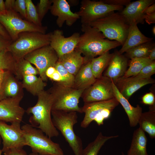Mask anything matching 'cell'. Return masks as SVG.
Listing matches in <instances>:
<instances>
[{"label": "cell", "instance_id": "obj_9", "mask_svg": "<svg viewBox=\"0 0 155 155\" xmlns=\"http://www.w3.org/2000/svg\"><path fill=\"white\" fill-rule=\"evenodd\" d=\"M119 104L115 98L105 101L84 103L81 108L82 113H84L85 115L81 123V127L86 128L93 121L99 126L103 125L104 121L110 117Z\"/></svg>", "mask_w": 155, "mask_h": 155}, {"label": "cell", "instance_id": "obj_3", "mask_svg": "<svg viewBox=\"0 0 155 155\" xmlns=\"http://www.w3.org/2000/svg\"><path fill=\"white\" fill-rule=\"evenodd\" d=\"M51 114L53 125L60 131L75 155H82L83 149L82 140L73 129L74 125L78 122L77 112L52 110Z\"/></svg>", "mask_w": 155, "mask_h": 155}, {"label": "cell", "instance_id": "obj_50", "mask_svg": "<svg viewBox=\"0 0 155 155\" xmlns=\"http://www.w3.org/2000/svg\"><path fill=\"white\" fill-rule=\"evenodd\" d=\"M5 10V2L3 0H0V13Z\"/></svg>", "mask_w": 155, "mask_h": 155}, {"label": "cell", "instance_id": "obj_43", "mask_svg": "<svg viewBox=\"0 0 155 155\" xmlns=\"http://www.w3.org/2000/svg\"><path fill=\"white\" fill-rule=\"evenodd\" d=\"M4 155H28L23 148H13L4 153Z\"/></svg>", "mask_w": 155, "mask_h": 155}, {"label": "cell", "instance_id": "obj_42", "mask_svg": "<svg viewBox=\"0 0 155 155\" xmlns=\"http://www.w3.org/2000/svg\"><path fill=\"white\" fill-rule=\"evenodd\" d=\"M12 42V40L7 39L0 34V51L7 49Z\"/></svg>", "mask_w": 155, "mask_h": 155}, {"label": "cell", "instance_id": "obj_10", "mask_svg": "<svg viewBox=\"0 0 155 155\" xmlns=\"http://www.w3.org/2000/svg\"><path fill=\"white\" fill-rule=\"evenodd\" d=\"M123 7L122 6L108 4L101 0H83L80 10L76 13L81 18L82 25H89L112 12L122 10Z\"/></svg>", "mask_w": 155, "mask_h": 155}, {"label": "cell", "instance_id": "obj_21", "mask_svg": "<svg viewBox=\"0 0 155 155\" xmlns=\"http://www.w3.org/2000/svg\"><path fill=\"white\" fill-rule=\"evenodd\" d=\"M137 24L133 21L129 24V27L127 38L124 43L119 51L122 54L126 51L134 47L152 41V38L146 37L139 29Z\"/></svg>", "mask_w": 155, "mask_h": 155}, {"label": "cell", "instance_id": "obj_11", "mask_svg": "<svg viewBox=\"0 0 155 155\" xmlns=\"http://www.w3.org/2000/svg\"><path fill=\"white\" fill-rule=\"evenodd\" d=\"M24 58L35 66L40 77L44 82L48 78L46 75V70L50 67H54L58 60L56 53L50 45L31 52Z\"/></svg>", "mask_w": 155, "mask_h": 155}, {"label": "cell", "instance_id": "obj_38", "mask_svg": "<svg viewBox=\"0 0 155 155\" xmlns=\"http://www.w3.org/2000/svg\"><path fill=\"white\" fill-rule=\"evenodd\" d=\"M46 75L48 78L54 81L57 83L67 87L65 81L54 67L51 66L49 67L46 71Z\"/></svg>", "mask_w": 155, "mask_h": 155}, {"label": "cell", "instance_id": "obj_39", "mask_svg": "<svg viewBox=\"0 0 155 155\" xmlns=\"http://www.w3.org/2000/svg\"><path fill=\"white\" fill-rule=\"evenodd\" d=\"M14 11L18 13H19L21 16L26 20V10L25 0H15L14 3Z\"/></svg>", "mask_w": 155, "mask_h": 155}, {"label": "cell", "instance_id": "obj_45", "mask_svg": "<svg viewBox=\"0 0 155 155\" xmlns=\"http://www.w3.org/2000/svg\"><path fill=\"white\" fill-rule=\"evenodd\" d=\"M15 1V0H5L4 2L5 10L14 11Z\"/></svg>", "mask_w": 155, "mask_h": 155}, {"label": "cell", "instance_id": "obj_14", "mask_svg": "<svg viewBox=\"0 0 155 155\" xmlns=\"http://www.w3.org/2000/svg\"><path fill=\"white\" fill-rule=\"evenodd\" d=\"M80 36L79 33L75 32L69 37H65L62 31L56 30L51 32L50 45L59 58L75 50Z\"/></svg>", "mask_w": 155, "mask_h": 155}, {"label": "cell", "instance_id": "obj_24", "mask_svg": "<svg viewBox=\"0 0 155 155\" xmlns=\"http://www.w3.org/2000/svg\"><path fill=\"white\" fill-rule=\"evenodd\" d=\"M90 61L84 64L75 76L73 88L85 90L96 82L97 79L92 71Z\"/></svg>", "mask_w": 155, "mask_h": 155}, {"label": "cell", "instance_id": "obj_5", "mask_svg": "<svg viewBox=\"0 0 155 155\" xmlns=\"http://www.w3.org/2000/svg\"><path fill=\"white\" fill-rule=\"evenodd\" d=\"M51 32H25L20 33L18 38L12 41L7 48L17 61L31 52L50 45Z\"/></svg>", "mask_w": 155, "mask_h": 155}, {"label": "cell", "instance_id": "obj_35", "mask_svg": "<svg viewBox=\"0 0 155 155\" xmlns=\"http://www.w3.org/2000/svg\"><path fill=\"white\" fill-rule=\"evenodd\" d=\"M54 67L64 80L67 86L73 87L75 76L69 73L58 61L56 63Z\"/></svg>", "mask_w": 155, "mask_h": 155}, {"label": "cell", "instance_id": "obj_51", "mask_svg": "<svg viewBox=\"0 0 155 155\" xmlns=\"http://www.w3.org/2000/svg\"><path fill=\"white\" fill-rule=\"evenodd\" d=\"M152 32L154 35H155V26H154L152 28Z\"/></svg>", "mask_w": 155, "mask_h": 155}, {"label": "cell", "instance_id": "obj_37", "mask_svg": "<svg viewBox=\"0 0 155 155\" xmlns=\"http://www.w3.org/2000/svg\"><path fill=\"white\" fill-rule=\"evenodd\" d=\"M52 3V0H40L36 6L39 20L41 22Z\"/></svg>", "mask_w": 155, "mask_h": 155}, {"label": "cell", "instance_id": "obj_8", "mask_svg": "<svg viewBox=\"0 0 155 155\" xmlns=\"http://www.w3.org/2000/svg\"><path fill=\"white\" fill-rule=\"evenodd\" d=\"M0 23L6 30L12 41L16 40L20 33L25 32H38L46 34V26H40L23 19L18 13L13 10L0 13Z\"/></svg>", "mask_w": 155, "mask_h": 155}, {"label": "cell", "instance_id": "obj_46", "mask_svg": "<svg viewBox=\"0 0 155 155\" xmlns=\"http://www.w3.org/2000/svg\"><path fill=\"white\" fill-rule=\"evenodd\" d=\"M155 12V4L154 3L146 7L143 13L145 14L152 13Z\"/></svg>", "mask_w": 155, "mask_h": 155}, {"label": "cell", "instance_id": "obj_53", "mask_svg": "<svg viewBox=\"0 0 155 155\" xmlns=\"http://www.w3.org/2000/svg\"><path fill=\"white\" fill-rule=\"evenodd\" d=\"M29 155H38V154L32 152L30 153Z\"/></svg>", "mask_w": 155, "mask_h": 155}, {"label": "cell", "instance_id": "obj_17", "mask_svg": "<svg viewBox=\"0 0 155 155\" xmlns=\"http://www.w3.org/2000/svg\"><path fill=\"white\" fill-rule=\"evenodd\" d=\"M15 76L6 71L0 90V100L9 98L22 99L24 94L22 82Z\"/></svg>", "mask_w": 155, "mask_h": 155}, {"label": "cell", "instance_id": "obj_47", "mask_svg": "<svg viewBox=\"0 0 155 155\" xmlns=\"http://www.w3.org/2000/svg\"><path fill=\"white\" fill-rule=\"evenodd\" d=\"M0 34L8 39L11 40L7 32L3 26L0 23Z\"/></svg>", "mask_w": 155, "mask_h": 155}, {"label": "cell", "instance_id": "obj_20", "mask_svg": "<svg viewBox=\"0 0 155 155\" xmlns=\"http://www.w3.org/2000/svg\"><path fill=\"white\" fill-rule=\"evenodd\" d=\"M128 59L118 51L113 55L107 67L104 76L111 79L114 83L123 77L127 69Z\"/></svg>", "mask_w": 155, "mask_h": 155}, {"label": "cell", "instance_id": "obj_31", "mask_svg": "<svg viewBox=\"0 0 155 155\" xmlns=\"http://www.w3.org/2000/svg\"><path fill=\"white\" fill-rule=\"evenodd\" d=\"M153 61L150 60L148 57H135L131 59L129 62V67L123 77H129L136 75L144 67Z\"/></svg>", "mask_w": 155, "mask_h": 155}, {"label": "cell", "instance_id": "obj_18", "mask_svg": "<svg viewBox=\"0 0 155 155\" xmlns=\"http://www.w3.org/2000/svg\"><path fill=\"white\" fill-rule=\"evenodd\" d=\"M154 83L155 80L152 78L137 79L132 77H123L114 83L121 94L128 100L132 95L141 88Z\"/></svg>", "mask_w": 155, "mask_h": 155}, {"label": "cell", "instance_id": "obj_2", "mask_svg": "<svg viewBox=\"0 0 155 155\" xmlns=\"http://www.w3.org/2000/svg\"><path fill=\"white\" fill-rule=\"evenodd\" d=\"M37 96L36 104L25 111L28 114L32 115L29 120L30 125L41 130L50 138L57 136L59 133L53 125L51 117L53 103L52 95L49 91L44 90Z\"/></svg>", "mask_w": 155, "mask_h": 155}, {"label": "cell", "instance_id": "obj_36", "mask_svg": "<svg viewBox=\"0 0 155 155\" xmlns=\"http://www.w3.org/2000/svg\"><path fill=\"white\" fill-rule=\"evenodd\" d=\"M155 73V61L144 67L136 75L131 76L137 79L150 78Z\"/></svg>", "mask_w": 155, "mask_h": 155}, {"label": "cell", "instance_id": "obj_41", "mask_svg": "<svg viewBox=\"0 0 155 155\" xmlns=\"http://www.w3.org/2000/svg\"><path fill=\"white\" fill-rule=\"evenodd\" d=\"M104 3L113 5L127 6L131 2V0H101Z\"/></svg>", "mask_w": 155, "mask_h": 155}, {"label": "cell", "instance_id": "obj_40", "mask_svg": "<svg viewBox=\"0 0 155 155\" xmlns=\"http://www.w3.org/2000/svg\"><path fill=\"white\" fill-rule=\"evenodd\" d=\"M142 101L143 103L150 106L155 105V97L154 94L152 92L146 93L142 97Z\"/></svg>", "mask_w": 155, "mask_h": 155}, {"label": "cell", "instance_id": "obj_16", "mask_svg": "<svg viewBox=\"0 0 155 155\" xmlns=\"http://www.w3.org/2000/svg\"><path fill=\"white\" fill-rule=\"evenodd\" d=\"M52 3L50 10L53 15L57 16L56 24L61 28L65 23L71 26L80 18L76 13L71 10L70 5L66 0H52Z\"/></svg>", "mask_w": 155, "mask_h": 155}, {"label": "cell", "instance_id": "obj_27", "mask_svg": "<svg viewBox=\"0 0 155 155\" xmlns=\"http://www.w3.org/2000/svg\"><path fill=\"white\" fill-rule=\"evenodd\" d=\"M40 77L30 75L24 76L21 82L23 88L34 96H37L44 90L46 84Z\"/></svg>", "mask_w": 155, "mask_h": 155}, {"label": "cell", "instance_id": "obj_29", "mask_svg": "<svg viewBox=\"0 0 155 155\" xmlns=\"http://www.w3.org/2000/svg\"><path fill=\"white\" fill-rule=\"evenodd\" d=\"M118 137V135L105 136L103 135L101 132H100L95 139L83 149L82 155H98L100 150L106 141Z\"/></svg>", "mask_w": 155, "mask_h": 155}, {"label": "cell", "instance_id": "obj_1", "mask_svg": "<svg viewBox=\"0 0 155 155\" xmlns=\"http://www.w3.org/2000/svg\"><path fill=\"white\" fill-rule=\"evenodd\" d=\"M83 32L80 35L75 50L84 55L85 63L112 49L121 45L115 40H110L97 29L89 25H82Z\"/></svg>", "mask_w": 155, "mask_h": 155}, {"label": "cell", "instance_id": "obj_4", "mask_svg": "<svg viewBox=\"0 0 155 155\" xmlns=\"http://www.w3.org/2000/svg\"><path fill=\"white\" fill-rule=\"evenodd\" d=\"M101 32L106 38L123 45L127 38L129 24L121 14L112 12L89 25Z\"/></svg>", "mask_w": 155, "mask_h": 155}, {"label": "cell", "instance_id": "obj_26", "mask_svg": "<svg viewBox=\"0 0 155 155\" xmlns=\"http://www.w3.org/2000/svg\"><path fill=\"white\" fill-rule=\"evenodd\" d=\"M138 124L139 127L147 132L151 138H155V105L150 106L148 111L142 113Z\"/></svg>", "mask_w": 155, "mask_h": 155}, {"label": "cell", "instance_id": "obj_49", "mask_svg": "<svg viewBox=\"0 0 155 155\" xmlns=\"http://www.w3.org/2000/svg\"><path fill=\"white\" fill-rule=\"evenodd\" d=\"M6 71L0 70V90L4 78Z\"/></svg>", "mask_w": 155, "mask_h": 155}, {"label": "cell", "instance_id": "obj_34", "mask_svg": "<svg viewBox=\"0 0 155 155\" xmlns=\"http://www.w3.org/2000/svg\"><path fill=\"white\" fill-rule=\"evenodd\" d=\"M26 6V20L34 24L42 26L40 21L36 6L31 0H25Z\"/></svg>", "mask_w": 155, "mask_h": 155}, {"label": "cell", "instance_id": "obj_13", "mask_svg": "<svg viewBox=\"0 0 155 155\" xmlns=\"http://www.w3.org/2000/svg\"><path fill=\"white\" fill-rule=\"evenodd\" d=\"M82 97L84 103H90L109 100L115 98L112 80L102 76L83 92Z\"/></svg>", "mask_w": 155, "mask_h": 155}, {"label": "cell", "instance_id": "obj_12", "mask_svg": "<svg viewBox=\"0 0 155 155\" xmlns=\"http://www.w3.org/2000/svg\"><path fill=\"white\" fill-rule=\"evenodd\" d=\"M20 123L15 122L7 124L0 121V136L2 140L4 153L13 148H23L26 146L23 133Z\"/></svg>", "mask_w": 155, "mask_h": 155}, {"label": "cell", "instance_id": "obj_25", "mask_svg": "<svg viewBox=\"0 0 155 155\" xmlns=\"http://www.w3.org/2000/svg\"><path fill=\"white\" fill-rule=\"evenodd\" d=\"M148 139L145 132L140 128L135 130L127 155H148L147 151Z\"/></svg>", "mask_w": 155, "mask_h": 155}, {"label": "cell", "instance_id": "obj_28", "mask_svg": "<svg viewBox=\"0 0 155 155\" xmlns=\"http://www.w3.org/2000/svg\"><path fill=\"white\" fill-rule=\"evenodd\" d=\"M113 55V53H110L109 51H108L91 61V69L96 79L102 76L103 72L107 67Z\"/></svg>", "mask_w": 155, "mask_h": 155}, {"label": "cell", "instance_id": "obj_15", "mask_svg": "<svg viewBox=\"0 0 155 155\" xmlns=\"http://www.w3.org/2000/svg\"><path fill=\"white\" fill-rule=\"evenodd\" d=\"M22 99L9 98L0 100V121L21 123L25 112L20 104Z\"/></svg>", "mask_w": 155, "mask_h": 155}, {"label": "cell", "instance_id": "obj_48", "mask_svg": "<svg viewBox=\"0 0 155 155\" xmlns=\"http://www.w3.org/2000/svg\"><path fill=\"white\" fill-rule=\"evenodd\" d=\"M148 57L151 61H155V46L150 51Z\"/></svg>", "mask_w": 155, "mask_h": 155}, {"label": "cell", "instance_id": "obj_33", "mask_svg": "<svg viewBox=\"0 0 155 155\" xmlns=\"http://www.w3.org/2000/svg\"><path fill=\"white\" fill-rule=\"evenodd\" d=\"M16 62L7 49L0 51V70L10 71L15 75Z\"/></svg>", "mask_w": 155, "mask_h": 155}, {"label": "cell", "instance_id": "obj_19", "mask_svg": "<svg viewBox=\"0 0 155 155\" xmlns=\"http://www.w3.org/2000/svg\"><path fill=\"white\" fill-rule=\"evenodd\" d=\"M155 0H139L130 3L121 14L129 24L135 21L137 24L144 22V11L148 7L154 3Z\"/></svg>", "mask_w": 155, "mask_h": 155}, {"label": "cell", "instance_id": "obj_52", "mask_svg": "<svg viewBox=\"0 0 155 155\" xmlns=\"http://www.w3.org/2000/svg\"><path fill=\"white\" fill-rule=\"evenodd\" d=\"M1 137L0 136V145H1ZM2 150H1L0 148V155H1V154H2Z\"/></svg>", "mask_w": 155, "mask_h": 155}, {"label": "cell", "instance_id": "obj_23", "mask_svg": "<svg viewBox=\"0 0 155 155\" xmlns=\"http://www.w3.org/2000/svg\"><path fill=\"white\" fill-rule=\"evenodd\" d=\"M58 61L69 73L74 76L82 65L86 63L81 53L75 49L59 57Z\"/></svg>", "mask_w": 155, "mask_h": 155}, {"label": "cell", "instance_id": "obj_22", "mask_svg": "<svg viewBox=\"0 0 155 155\" xmlns=\"http://www.w3.org/2000/svg\"><path fill=\"white\" fill-rule=\"evenodd\" d=\"M112 84L114 97L125 110L128 118L130 126L131 127L136 126L138 123L142 113V108L139 104L135 107L132 106L128 100L119 92L112 81Z\"/></svg>", "mask_w": 155, "mask_h": 155}, {"label": "cell", "instance_id": "obj_32", "mask_svg": "<svg viewBox=\"0 0 155 155\" xmlns=\"http://www.w3.org/2000/svg\"><path fill=\"white\" fill-rule=\"evenodd\" d=\"M154 46L155 43L152 41L143 44L126 51L125 56L131 59L135 57H148L150 51Z\"/></svg>", "mask_w": 155, "mask_h": 155}, {"label": "cell", "instance_id": "obj_30", "mask_svg": "<svg viewBox=\"0 0 155 155\" xmlns=\"http://www.w3.org/2000/svg\"><path fill=\"white\" fill-rule=\"evenodd\" d=\"M39 74L38 70L24 58L16 61L15 76L19 80L26 75Z\"/></svg>", "mask_w": 155, "mask_h": 155}, {"label": "cell", "instance_id": "obj_6", "mask_svg": "<svg viewBox=\"0 0 155 155\" xmlns=\"http://www.w3.org/2000/svg\"><path fill=\"white\" fill-rule=\"evenodd\" d=\"M26 146H30L32 152L38 155H64L59 144L53 142L39 129L26 124L21 126Z\"/></svg>", "mask_w": 155, "mask_h": 155}, {"label": "cell", "instance_id": "obj_7", "mask_svg": "<svg viewBox=\"0 0 155 155\" xmlns=\"http://www.w3.org/2000/svg\"><path fill=\"white\" fill-rule=\"evenodd\" d=\"M84 91L63 86L57 83L49 91L53 98L52 110L82 113L81 108L79 106L78 103Z\"/></svg>", "mask_w": 155, "mask_h": 155}, {"label": "cell", "instance_id": "obj_44", "mask_svg": "<svg viewBox=\"0 0 155 155\" xmlns=\"http://www.w3.org/2000/svg\"><path fill=\"white\" fill-rule=\"evenodd\" d=\"M144 20L148 24L155 23V12L148 14H145L144 17Z\"/></svg>", "mask_w": 155, "mask_h": 155}, {"label": "cell", "instance_id": "obj_54", "mask_svg": "<svg viewBox=\"0 0 155 155\" xmlns=\"http://www.w3.org/2000/svg\"><path fill=\"white\" fill-rule=\"evenodd\" d=\"M122 155H125L123 152H122Z\"/></svg>", "mask_w": 155, "mask_h": 155}]
</instances>
